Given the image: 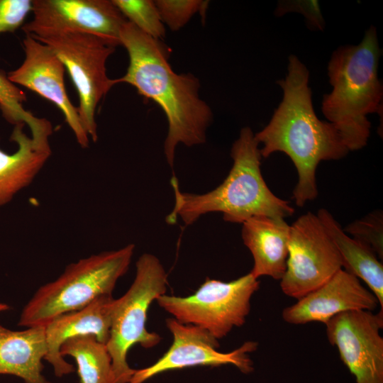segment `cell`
<instances>
[{"label": "cell", "mask_w": 383, "mask_h": 383, "mask_svg": "<svg viewBox=\"0 0 383 383\" xmlns=\"http://www.w3.org/2000/svg\"><path fill=\"white\" fill-rule=\"evenodd\" d=\"M33 19L21 27L25 35L46 38L65 33L90 34L113 47L121 45L126 21L109 0H33Z\"/></svg>", "instance_id": "10"}, {"label": "cell", "mask_w": 383, "mask_h": 383, "mask_svg": "<svg viewBox=\"0 0 383 383\" xmlns=\"http://www.w3.org/2000/svg\"><path fill=\"white\" fill-rule=\"evenodd\" d=\"M378 305L375 295L363 287L357 277L340 269L321 287L286 307L282 316L289 324L301 325L310 322L326 324L343 312L372 311Z\"/></svg>", "instance_id": "14"}, {"label": "cell", "mask_w": 383, "mask_h": 383, "mask_svg": "<svg viewBox=\"0 0 383 383\" xmlns=\"http://www.w3.org/2000/svg\"><path fill=\"white\" fill-rule=\"evenodd\" d=\"M166 324L173 336L172 345L152 365L135 370L128 383H143L161 372L198 365H233L245 374L253 371L248 353L257 350V342L246 341L231 352L221 353L217 350L218 340L205 329L174 318H167Z\"/></svg>", "instance_id": "11"}, {"label": "cell", "mask_w": 383, "mask_h": 383, "mask_svg": "<svg viewBox=\"0 0 383 383\" xmlns=\"http://www.w3.org/2000/svg\"><path fill=\"white\" fill-rule=\"evenodd\" d=\"M60 354L74 359L80 383H113L111 358L106 345L94 335L67 340L60 348Z\"/></svg>", "instance_id": "20"}, {"label": "cell", "mask_w": 383, "mask_h": 383, "mask_svg": "<svg viewBox=\"0 0 383 383\" xmlns=\"http://www.w3.org/2000/svg\"><path fill=\"white\" fill-rule=\"evenodd\" d=\"M22 43L24 60L18 68L7 72L9 79L54 104L63 113L79 145L88 148L89 138L81 124L77 107L66 91L62 62L48 45L30 35H25Z\"/></svg>", "instance_id": "13"}, {"label": "cell", "mask_w": 383, "mask_h": 383, "mask_svg": "<svg viewBox=\"0 0 383 383\" xmlns=\"http://www.w3.org/2000/svg\"><path fill=\"white\" fill-rule=\"evenodd\" d=\"M316 215L340 255L342 267L366 283L383 311V265L376 253L348 235L326 209H321Z\"/></svg>", "instance_id": "19"}, {"label": "cell", "mask_w": 383, "mask_h": 383, "mask_svg": "<svg viewBox=\"0 0 383 383\" xmlns=\"http://www.w3.org/2000/svg\"><path fill=\"white\" fill-rule=\"evenodd\" d=\"M35 39L48 45L67 69L79 95L77 110L81 124L89 138L96 142V108L115 85L113 79L107 75L106 62L116 48L97 36L85 33Z\"/></svg>", "instance_id": "8"}, {"label": "cell", "mask_w": 383, "mask_h": 383, "mask_svg": "<svg viewBox=\"0 0 383 383\" xmlns=\"http://www.w3.org/2000/svg\"><path fill=\"white\" fill-rule=\"evenodd\" d=\"M287 71L285 79L277 82L282 101L268 124L254 135L262 144V157L282 152L292 160L299 177L293 197L302 207L318 195L316 170L320 162L340 159L350 150L338 127L316 115L309 72L296 55L289 56Z\"/></svg>", "instance_id": "1"}, {"label": "cell", "mask_w": 383, "mask_h": 383, "mask_svg": "<svg viewBox=\"0 0 383 383\" xmlns=\"http://www.w3.org/2000/svg\"><path fill=\"white\" fill-rule=\"evenodd\" d=\"M166 272L159 259L143 254L136 262L135 279L128 291L114 299L110 335L106 347L111 358L113 383H128L135 370L127 362V354L135 344L150 348L161 338L146 328L150 305L165 294Z\"/></svg>", "instance_id": "6"}, {"label": "cell", "mask_w": 383, "mask_h": 383, "mask_svg": "<svg viewBox=\"0 0 383 383\" xmlns=\"http://www.w3.org/2000/svg\"><path fill=\"white\" fill-rule=\"evenodd\" d=\"M259 287L250 272L231 282L207 278L190 296L163 294L156 301L179 322L202 328L218 340L245 323L251 298Z\"/></svg>", "instance_id": "7"}, {"label": "cell", "mask_w": 383, "mask_h": 383, "mask_svg": "<svg viewBox=\"0 0 383 383\" xmlns=\"http://www.w3.org/2000/svg\"><path fill=\"white\" fill-rule=\"evenodd\" d=\"M120 43L127 50L129 64L126 74L113 79L114 84L127 83L139 94L155 101L164 111L168 131L164 153L173 167L175 151L206 142L213 120L209 106L199 96L200 83L190 73L177 74L169 63L167 48L160 40L145 34L126 21L120 32Z\"/></svg>", "instance_id": "2"}, {"label": "cell", "mask_w": 383, "mask_h": 383, "mask_svg": "<svg viewBox=\"0 0 383 383\" xmlns=\"http://www.w3.org/2000/svg\"><path fill=\"white\" fill-rule=\"evenodd\" d=\"M126 21L149 36L162 40L165 28L155 1L150 0H111Z\"/></svg>", "instance_id": "21"}, {"label": "cell", "mask_w": 383, "mask_h": 383, "mask_svg": "<svg viewBox=\"0 0 383 383\" xmlns=\"http://www.w3.org/2000/svg\"><path fill=\"white\" fill-rule=\"evenodd\" d=\"M10 309V306L5 303L0 302V313Z\"/></svg>", "instance_id": "26"}, {"label": "cell", "mask_w": 383, "mask_h": 383, "mask_svg": "<svg viewBox=\"0 0 383 383\" xmlns=\"http://www.w3.org/2000/svg\"><path fill=\"white\" fill-rule=\"evenodd\" d=\"M114 299L112 294L99 296L87 306L59 315L45 326L47 353L44 360L52 366L55 376L74 372V367L60 354V348L67 340L92 335L106 345Z\"/></svg>", "instance_id": "16"}, {"label": "cell", "mask_w": 383, "mask_h": 383, "mask_svg": "<svg viewBox=\"0 0 383 383\" xmlns=\"http://www.w3.org/2000/svg\"><path fill=\"white\" fill-rule=\"evenodd\" d=\"M325 325L328 342L338 348L356 383H383V311H348Z\"/></svg>", "instance_id": "12"}, {"label": "cell", "mask_w": 383, "mask_h": 383, "mask_svg": "<svg viewBox=\"0 0 383 383\" xmlns=\"http://www.w3.org/2000/svg\"><path fill=\"white\" fill-rule=\"evenodd\" d=\"M242 226L244 245L253 257L250 273L257 279L268 276L280 280L287 267L290 226L283 218L254 216Z\"/></svg>", "instance_id": "17"}, {"label": "cell", "mask_w": 383, "mask_h": 383, "mask_svg": "<svg viewBox=\"0 0 383 383\" xmlns=\"http://www.w3.org/2000/svg\"><path fill=\"white\" fill-rule=\"evenodd\" d=\"M259 145L251 128H243L231 148L233 162L228 176L209 192H183L173 176L170 183L174 204L165 218L166 222L174 224L180 218L185 226H189L211 212H220L225 221L237 223L254 216L284 218L292 216L294 209L289 201L274 195L264 180Z\"/></svg>", "instance_id": "3"}, {"label": "cell", "mask_w": 383, "mask_h": 383, "mask_svg": "<svg viewBox=\"0 0 383 383\" xmlns=\"http://www.w3.org/2000/svg\"><path fill=\"white\" fill-rule=\"evenodd\" d=\"M32 9L33 0H0V34L22 27Z\"/></svg>", "instance_id": "25"}, {"label": "cell", "mask_w": 383, "mask_h": 383, "mask_svg": "<svg viewBox=\"0 0 383 383\" xmlns=\"http://www.w3.org/2000/svg\"><path fill=\"white\" fill-rule=\"evenodd\" d=\"M27 99L25 92L11 82L3 70H0V110L2 116L10 123L26 124L29 129L35 126L40 118L23 107Z\"/></svg>", "instance_id": "22"}, {"label": "cell", "mask_w": 383, "mask_h": 383, "mask_svg": "<svg viewBox=\"0 0 383 383\" xmlns=\"http://www.w3.org/2000/svg\"><path fill=\"white\" fill-rule=\"evenodd\" d=\"M23 132L24 123L14 125L10 140L17 144L16 152L9 154L0 149V207L9 203L21 190L28 187L50 158L51 123Z\"/></svg>", "instance_id": "15"}, {"label": "cell", "mask_w": 383, "mask_h": 383, "mask_svg": "<svg viewBox=\"0 0 383 383\" xmlns=\"http://www.w3.org/2000/svg\"><path fill=\"white\" fill-rule=\"evenodd\" d=\"M352 238L369 246L379 258H383V218L380 211L367 214L349 224L345 230Z\"/></svg>", "instance_id": "24"}, {"label": "cell", "mask_w": 383, "mask_h": 383, "mask_svg": "<svg viewBox=\"0 0 383 383\" xmlns=\"http://www.w3.org/2000/svg\"><path fill=\"white\" fill-rule=\"evenodd\" d=\"M342 267L340 255L317 215L307 213L290 226L283 293L296 300L318 288Z\"/></svg>", "instance_id": "9"}, {"label": "cell", "mask_w": 383, "mask_h": 383, "mask_svg": "<svg viewBox=\"0 0 383 383\" xmlns=\"http://www.w3.org/2000/svg\"><path fill=\"white\" fill-rule=\"evenodd\" d=\"M135 245L91 255L68 265L54 281L39 287L24 306L18 326H45L56 316L81 309L95 299L112 294L128 270Z\"/></svg>", "instance_id": "5"}, {"label": "cell", "mask_w": 383, "mask_h": 383, "mask_svg": "<svg viewBox=\"0 0 383 383\" xmlns=\"http://www.w3.org/2000/svg\"><path fill=\"white\" fill-rule=\"evenodd\" d=\"M155 4L162 21L172 31L184 27L196 13L204 18L209 5L202 0H157Z\"/></svg>", "instance_id": "23"}, {"label": "cell", "mask_w": 383, "mask_h": 383, "mask_svg": "<svg viewBox=\"0 0 383 383\" xmlns=\"http://www.w3.org/2000/svg\"><path fill=\"white\" fill-rule=\"evenodd\" d=\"M380 55L376 28L371 26L358 45L338 48L328 63L333 89L323 96L321 110L338 127L350 151L367 143L371 124L367 116L382 113L383 89L377 75Z\"/></svg>", "instance_id": "4"}, {"label": "cell", "mask_w": 383, "mask_h": 383, "mask_svg": "<svg viewBox=\"0 0 383 383\" xmlns=\"http://www.w3.org/2000/svg\"><path fill=\"white\" fill-rule=\"evenodd\" d=\"M47 353L45 326L12 331L0 324V374L25 383H52L43 374Z\"/></svg>", "instance_id": "18"}]
</instances>
